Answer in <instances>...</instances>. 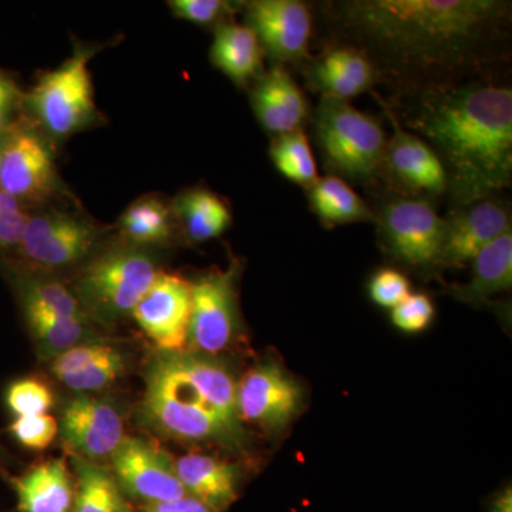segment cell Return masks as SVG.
Instances as JSON below:
<instances>
[{
  "instance_id": "obj_1",
  "label": "cell",
  "mask_w": 512,
  "mask_h": 512,
  "mask_svg": "<svg viewBox=\"0 0 512 512\" xmlns=\"http://www.w3.org/2000/svg\"><path fill=\"white\" fill-rule=\"evenodd\" d=\"M333 9L379 76L404 82L450 80L481 66L507 29V3L497 0H352Z\"/></svg>"
},
{
  "instance_id": "obj_2",
  "label": "cell",
  "mask_w": 512,
  "mask_h": 512,
  "mask_svg": "<svg viewBox=\"0 0 512 512\" xmlns=\"http://www.w3.org/2000/svg\"><path fill=\"white\" fill-rule=\"evenodd\" d=\"M410 124L430 141L461 204L485 200L510 185V87L470 83L431 89Z\"/></svg>"
},
{
  "instance_id": "obj_3",
  "label": "cell",
  "mask_w": 512,
  "mask_h": 512,
  "mask_svg": "<svg viewBox=\"0 0 512 512\" xmlns=\"http://www.w3.org/2000/svg\"><path fill=\"white\" fill-rule=\"evenodd\" d=\"M141 416L154 431L184 443L232 451L247 444L237 407V382L212 356L160 352L147 367Z\"/></svg>"
},
{
  "instance_id": "obj_4",
  "label": "cell",
  "mask_w": 512,
  "mask_h": 512,
  "mask_svg": "<svg viewBox=\"0 0 512 512\" xmlns=\"http://www.w3.org/2000/svg\"><path fill=\"white\" fill-rule=\"evenodd\" d=\"M315 128L323 161L336 177L370 180L383 167L387 140L382 126L348 101L322 97Z\"/></svg>"
},
{
  "instance_id": "obj_5",
  "label": "cell",
  "mask_w": 512,
  "mask_h": 512,
  "mask_svg": "<svg viewBox=\"0 0 512 512\" xmlns=\"http://www.w3.org/2000/svg\"><path fill=\"white\" fill-rule=\"evenodd\" d=\"M158 272L153 259L136 249H119L93 259L77 282L79 301L97 318L131 315Z\"/></svg>"
},
{
  "instance_id": "obj_6",
  "label": "cell",
  "mask_w": 512,
  "mask_h": 512,
  "mask_svg": "<svg viewBox=\"0 0 512 512\" xmlns=\"http://www.w3.org/2000/svg\"><path fill=\"white\" fill-rule=\"evenodd\" d=\"M93 50L80 49L59 69L39 80L29 96L37 120L53 136L76 133L96 113L89 60Z\"/></svg>"
},
{
  "instance_id": "obj_7",
  "label": "cell",
  "mask_w": 512,
  "mask_h": 512,
  "mask_svg": "<svg viewBox=\"0 0 512 512\" xmlns=\"http://www.w3.org/2000/svg\"><path fill=\"white\" fill-rule=\"evenodd\" d=\"M237 269L214 271L192 286V308L188 346L201 355H220L237 339L239 312Z\"/></svg>"
},
{
  "instance_id": "obj_8",
  "label": "cell",
  "mask_w": 512,
  "mask_h": 512,
  "mask_svg": "<svg viewBox=\"0 0 512 512\" xmlns=\"http://www.w3.org/2000/svg\"><path fill=\"white\" fill-rule=\"evenodd\" d=\"M55 158L33 128L12 124L0 137V190L25 204L45 201L56 190Z\"/></svg>"
},
{
  "instance_id": "obj_9",
  "label": "cell",
  "mask_w": 512,
  "mask_h": 512,
  "mask_svg": "<svg viewBox=\"0 0 512 512\" xmlns=\"http://www.w3.org/2000/svg\"><path fill=\"white\" fill-rule=\"evenodd\" d=\"M302 397V387L278 363H259L237 383L239 419L279 433L301 410Z\"/></svg>"
},
{
  "instance_id": "obj_10",
  "label": "cell",
  "mask_w": 512,
  "mask_h": 512,
  "mask_svg": "<svg viewBox=\"0 0 512 512\" xmlns=\"http://www.w3.org/2000/svg\"><path fill=\"white\" fill-rule=\"evenodd\" d=\"M110 458L111 473L126 497L147 505L188 495L175 473L174 461L140 437H124Z\"/></svg>"
},
{
  "instance_id": "obj_11",
  "label": "cell",
  "mask_w": 512,
  "mask_h": 512,
  "mask_svg": "<svg viewBox=\"0 0 512 512\" xmlns=\"http://www.w3.org/2000/svg\"><path fill=\"white\" fill-rule=\"evenodd\" d=\"M191 308V282L158 272L131 316L161 352H184L190 335Z\"/></svg>"
},
{
  "instance_id": "obj_12",
  "label": "cell",
  "mask_w": 512,
  "mask_h": 512,
  "mask_svg": "<svg viewBox=\"0 0 512 512\" xmlns=\"http://www.w3.org/2000/svg\"><path fill=\"white\" fill-rule=\"evenodd\" d=\"M99 237L92 222L64 212H47L29 218L18 248L32 264L63 268L83 261Z\"/></svg>"
},
{
  "instance_id": "obj_13",
  "label": "cell",
  "mask_w": 512,
  "mask_h": 512,
  "mask_svg": "<svg viewBox=\"0 0 512 512\" xmlns=\"http://www.w3.org/2000/svg\"><path fill=\"white\" fill-rule=\"evenodd\" d=\"M444 222L423 200H397L386 205L380 220L384 241L404 264L436 265L443 248Z\"/></svg>"
},
{
  "instance_id": "obj_14",
  "label": "cell",
  "mask_w": 512,
  "mask_h": 512,
  "mask_svg": "<svg viewBox=\"0 0 512 512\" xmlns=\"http://www.w3.org/2000/svg\"><path fill=\"white\" fill-rule=\"evenodd\" d=\"M59 434L73 456L96 461L111 457L124 440V424L116 404L106 399L79 394L60 414Z\"/></svg>"
},
{
  "instance_id": "obj_15",
  "label": "cell",
  "mask_w": 512,
  "mask_h": 512,
  "mask_svg": "<svg viewBox=\"0 0 512 512\" xmlns=\"http://www.w3.org/2000/svg\"><path fill=\"white\" fill-rule=\"evenodd\" d=\"M248 26L262 47L281 62H298L308 55L312 15L298 0H255L247 6Z\"/></svg>"
},
{
  "instance_id": "obj_16",
  "label": "cell",
  "mask_w": 512,
  "mask_h": 512,
  "mask_svg": "<svg viewBox=\"0 0 512 512\" xmlns=\"http://www.w3.org/2000/svg\"><path fill=\"white\" fill-rule=\"evenodd\" d=\"M466 207L444 222L439 264L466 265L481 249L511 229L510 211L500 202L485 198Z\"/></svg>"
},
{
  "instance_id": "obj_17",
  "label": "cell",
  "mask_w": 512,
  "mask_h": 512,
  "mask_svg": "<svg viewBox=\"0 0 512 512\" xmlns=\"http://www.w3.org/2000/svg\"><path fill=\"white\" fill-rule=\"evenodd\" d=\"M256 119L276 137L301 130L308 117V100L284 67L276 66L261 77L252 92Z\"/></svg>"
},
{
  "instance_id": "obj_18",
  "label": "cell",
  "mask_w": 512,
  "mask_h": 512,
  "mask_svg": "<svg viewBox=\"0 0 512 512\" xmlns=\"http://www.w3.org/2000/svg\"><path fill=\"white\" fill-rule=\"evenodd\" d=\"M387 141L384 164L404 187L413 191L440 194L448 187L447 173L433 148L420 137L404 131L399 124Z\"/></svg>"
},
{
  "instance_id": "obj_19",
  "label": "cell",
  "mask_w": 512,
  "mask_h": 512,
  "mask_svg": "<svg viewBox=\"0 0 512 512\" xmlns=\"http://www.w3.org/2000/svg\"><path fill=\"white\" fill-rule=\"evenodd\" d=\"M174 468L187 494L212 511H225L237 501L241 473L235 464L192 453L174 461Z\"/></svg>"
},
{
  "instance_id": "obj_20",
  "label": "cell",
  "mask_w": 512,
  "mask_h": 512,
  "mask_svg": "<svg viewBox=\"0 0 512 512\" xmlns=\"http://www.w3.org/2000/svg\"><path fill=\"white\" fill-rule=\"evenodd\" d=\"M20 512H73L76 484L60 458H50L10 480Z\"/></svg>"
},
{
  "instance_id": "obj_21",
  "label": "cell",
  "mask_w": 512,
  "mask_h": 512,
  "mask_svg": "<svg viewBox=\"0 0 512 512\" xmlns=\"http://www.w3.org/2000/svg\"><path fill=\"white\" fill-rule=\"evenodd\" d=\"M375 64L359 47H335L312 70L313 84L323 97L348 101L367 92L379 80Z\"/></svg>"
},
{
  "instance_id": "obj_22",
  "label": "cell",
  "mask_w": 512,
  "mask_h": 512,
  "mask_svg": "<svg viewBox=\"0 0 512 512\" xmlns=\"http://www.w3.org/2000/svg\"><path fill=\"white\" fill-rule=\"evenodd\" d=\"M471 262L473 271L470 281L453 291L458 301L477 305L490 301L500 292L508 291L512 285L511 229L481 249Z\"/></svg>"
},
{
  "instance_id": "obj_23",
  "label": "cell",
  "mask_w": 512,
  "mask_h": 512,
  "mask_svg": "<svg viewBox=\"0 0 512 512\" xmlns=\"http://www.w3.org/2000/svg\"><path fill=\"white\" fill-rule=\"evenodd\" d=\"M264 47L248 25L224 23L215 32L211 60L232 82L244 86L262 69Z\"/></svg>"
},
{
  "instance_id": "obj_24",
  "label": "cell",
  "mask_w": 512,
  "mask_h": 512,
  "mask_svg": "<svg viewBox=\"0 0 512 512\" xmlns=\"http://www.w3.org/2000/svg\"><path fill=\"white\" fill-rule=\"evenodd\" d=\"M76 473L73 512H131L111 470L86 458L72 457Z\"/></svg>"
},
{
  "instance_id": "obj_25",
  "label": "cell",
  "mask_w": 512,
  "mask_h": 512,
  "mask_svg": "<svg viewBox=\"0 0 512 512\" xmlns=\"http://www.w3.org/2000/svg\"><path fill=\"white\" fill-rule=\"evenodd\" d=\"M312 210L326 225L352 224L373 220L365 201L343 178L328 175L309 188Z\"/></svg>"
},
{
  "instance_id": "obj_26",
  "label": "cell",
  "mask_w": 512,
  "mask_h": 512,
  "mask_svg": "<svg viewBox=\"0 0 512 512\" xmlns=\"http://www.w3.org/2000/svg\"><path fill=\"white\" fill-rule=\"evenodd\" d=\"M12 279L22 311H35L84 322L89 319L79 298L60 282L30 275H13Z\"/></svg>"
},
{
  "instance_id": "obj_27",
  "label": "cell",
  "mask_w": 512,
  "mask_h": 512,
  "mask_svg": "<svg viewBox=\"0 0 512 512\" xmlns=\"http://www.w3.org/2000/svg\"><path fill=\"white\" fill-rule=\"evenodd\" d=\"M177 212L185 232L194 242L221 237L232 222L227 204L208 190L185 192L178 198Z\"/></svg>"
},
{
  "instance_id": "obj_28",
  "label": "cell",
  "mask_w": 512,
  "mask_h": 512,
  "mask_svg": "<svg viewBox=\"0 0 512 512\" xmlns=\"http://www.w3.org/2000/svg\"><path fill=\"white\" fill-rule=\"evenodd\" d=\"M23 315L37 349L50 359L93 340L90 339L89 323L84 320L56 318L35 311H23Z\"/></svg>"
},
{
  "instance_id": "obj_29",
  "label": "cell",
  "mask_w": 512,
  "mask_h": 512,
  "mask_svg": "<svg viewBox=\"0 0 512 512\" xmlns=\"http://www.w3.org/2000/svg\"><path fill=\"white\" fill-rule=\"evenodd\" d=\"M271 158L276 170L292 183L309 190L319 180L311 144L302 128L276 137L271 147Z\"/></svg>"
},
{
  "instance_id": "obj_30",
  "label": "cell",
  "mask_w": 512,
  "mask_h": 512,
  "mask_svg": "<svg viewBox=\"0 0 512 512\" xmlns=\"http://www.w3.org/2000/svg\"><path fill=\"white\" fill-rule=\"evenodd\" d=\"M123 234L137 244H161L171 237L170 211L157 198H141L120 218Z\"/></svg>"
},
{
  "instance_id": "obj_31",
  "label": "cell",
  "mask_w": 512,
  "mask_h": 512,
  "mask_svg": "<svg viewBox=\"0 0 512 512\" xmlns=\"http://www.w3.org/2000/svg\"><path fill=\"white\" fill-rule=\"evenodd\" d=\"M124 369H126V359L119 349L114 348L92 365L77 372L59 376L57 379L73 392L89 394L106 389L111 383L116 382L123 375Z\"/></svg>"
},
{
  "instance_id": "obj_32",
  "label": "cell",
  "mask_w": 512,
  "mask_h": 512,
  "mask_svg": "<svg viewBox=\"0 0 512 512\" xmlns=\"http://www.w3.org/2000/svg\"><path fill=\"white\" fill-rule=\"evenodd\" d=\"M6 406L13 416L26 417L45 414L55 404L52 390L40 380L26 377L16 380L6 390Z\"/></svg>"
},
{
  "instance_id": "obj_33",
  "label": "cell",
  "mask_w": 512,
  "mask_h": 512,
  "mask_svg": "<svg viewBox=\"0 0 512 512\" xmlns=\"http://www.w3.org/2000/svg\"><path fill=\"white\" fill-rule=\"evenodd\" d=\"M13 439L28 450L42 451L49 447L59 434V423L52 414L16 417L9 426Z\"/></svg>"
},
{
  "instance_id": "obj_34",
  "label": "cell",
  "mask_w": 512,
  "mask_h": 512,
  "mask_svg": "<svg viewBox=\"0 0 512 512\" xmlns=\"http://www.w3.org/2000/svg\"><path fill=\"white\" fill-rule=\"evenodd\" d=\"M436 309L426 293H410L403 302L392 309V322L406 333H420L433 322Z\"/></svg>"
},
{
  "instance_id": "obj_35",
  "label": "cell",
  "mask_w": 512,
  "mask_h": 512,
  "mask_svg": "<svg viewBox=\"0 0 512 512\" xmlns=\"http://www.w3.org/2000/svg\"><path fill=\"white\" fill-rule=\"evenodd\" d=\"M29 218L22 202L0 190V252L19 247Z\"/></svg>"
},
{
  "instance_id": "obj_36",
  "label": "cell",
  "mask_w": 512,
  "mask_h": 512,
  "mask_svg": "<svg viewBox=\"0 0 512 512\" xmlns=\"http://www.w3.org/2000/svg\"><path fill=\"white\" fill-rule=\"evenodd\" d=\"M410 293L409 279L396 269H380L369 284L370 298L382 308H396Z\"/></svg>"
},
{
  "instance_id": "obj_37",
  "label": "cell",
  "mask_w": 512,
  "mask_h": 512,
  "mask_svg": "<svg viewBox=\"0 0 512 512\" xmlns=\"http://www.w3.org/2000/svg\"><path fill=\"white\" fill-rule=\"evenodd\" d=\"M168 5L175 16L195 25L220 22L232 12V3L224 0H174Z\"/></svg>"
},
{
  "instance_id": "obj_38",
  "label": "cell",
  "mask_w": 512,
  "mask_h": 512,
  "mask_svg": "<svg viewBox=\"0 0 512 512\" xmlns=\"http://www.w3.org/2000/svg\"><path fill=\"white\" fill-rule=\"evenodd\" d=\"M113 349L114 346L97 342V340L74 346V348L66 350V352L60 353L59 356L52 359V373L59 377L67 375V373L77 372V370H82L84 367L97 362Z\"/></svg>"
},
{
  "instance_id": "obj_39",
  "label": "cell",
  "mask_w": 512,
  "mask_h": 512,
  "mask_svg": "<svg viewBox=\"0 0 512 512\" xmlns=\"http://www.w3.org/2000/svg\"><path fill=\"white\" fill-rule=\"evenodd\" d=\"M20 93L15 82L0 70V137L12 126L13 113L18 107Z\"/></svg>"
},
{
  "instance_id": "obj_40",
  "label": "cell",
  "mask_w": 512,
  "mask_h": 512,
  "mask_svg": "<svg viewBox=\"0 0 512 512\" xmlns=\"http://www.w3.org/2000/svg\"><path fill=\"white\" fill-rule=\"evenodd\" d=\"M144 512H215L207 505L200 503L195 498H178V500L167 501V503H156L144 505Z\"/></svg>"
},
{
  "instance_id": "obj_41",
  "label": "cell",
  "mask_w": 512,
  "mask_h": 512,
  "mask_svg": "<svg viewBox=\"0 0 512 512\" xmlns=\"http://www.w3.org/2000/svg\"><path fill=\"white\" fill-rule=\"evenodd\" d=\"M490 512H512V490L505 487L501 493L495 495L491 503Z\"/></svg>"
},
{
  "instance_id": "obj_42",
  "label": "cell",
  "mask_w": 512,
  "mask_h": 512,
  "mask_svg": "<svg viewBox=\"0 0 512 512\" xmlns=\"http://www.w3.org/2000/svg\"><path fill=\"white\" fill-rule=\"evenodd\" d=\"M5 457H6L5 448H3L2 444H0V464L5 463Z\"/></svg>"
}]
</instances>
